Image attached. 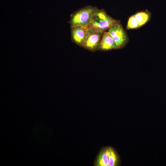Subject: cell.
Segmentation results:
<instances>
[{
	"mask_svg": "<svg viewBox=\"0 0 166 166\" xmlns=\"http://www.w3.org/2000/svg\"><path fill=\"white\" fill-rule=\"evenodd\" d=\"M99 49L103 50L118 49L113 38L107 31H104L99 47Z\"/></svg>",
	"mask_w": 166,
	"mask_h": 166,
	"instance_id": "6",
	"label": "cell"
},
{
	"mask_svg": "<svg viewBox=\"0 0 166 166\" xmlns=\"http://www.w3.org/2000/svg\"><path fill=\"white\" fill-rule=\"evenodd\" d=\"M140 27L144 25L150 19L151 13L146 10L144 11L138 12L134 14Z\"/></svg>",
	"mask_w": 166,
	"mask_h": 166,
	"instance_id": "7",
	"label": "cell"
},
{
	"mask_svg": "<svg viewBox=\"0 0 166 166\" xmlns=\"http://www.w3.org/2000/svg\"><path fill=\"white\" fill-rule=\"evenodd\" d=\"M98 9L96 7L89 6L75 11L71 16V26L80 25L87 27L93 19Z\"/></svg>",
	"mask_w": 166,
	"mask_h": 166,
	"instance_id": "2",
	"label": "cell"
},
{
	"mask_svg": "<svg viewBox=\"0 0 166 166\" xmlns=\"http://www.w3.org/2000/svg\"><path fill=\"white\" fill-rule=\"evenodd\" d=\"M120 23V21L109 16L104 9L96 11L92 22L87 27L98 31L104 32L113 25Z\"/></svg>",
	"mask_w": 166,
	"mask_h": 166,
	"instance_id": "1",
	"label": "cell"
},
{
	"mask_svg": "<svg viewBox=\"0 0 166 166\" xmlns=\"http://www.w3.org/2000/svg\"><path fill=\"white\" fill-rule=\"evenodd\" d=\"M108 155L109 160V166L117 165L118 163V157L116 153L112 148H108Z\"/></svg>",
	"mask_w": 166,
	"mask_h": 166,
	"instance_id": "9",
	"label": "cell"
},
{
	"mask_svg": "<svg viewBox=\"0 0 166 166\" xmlns=\"http://www.w3.org/2000/svg\"><path fill=\"white\" fill-rule=\"evenodd\" d=\"M71 38L76 44L82 46L85 39L88 28L80 25L71 26Z\"/></svg>",
	"mask_w": 166,
	"mask_h": 166,
	"instance_id": "5",
	"label": "cell"
},
{
	"mask_svg": "<svg viewBox=\"0 0 166 166\" xmlns=\"http://www.w3.org/2000/svg\"><path fill=\"white\" fill-rule=\"evenodd\" d=\"M108 32L113 38L118 49L122 47L127 42V35L120 23L112 26Z\"/></svg>",
	"mask_w": 166,
	"mask_h": 166,
	"instance_id": "3",
	"label": "cell"
},
{
	"mask_svg": "<svg viewBox=\"0 0 166 166\" xmlns=\"http://www.w3.org/2000/svg\"><path fill=\"white\" fill-rule=\"evenodd\" d=\"M126 28L128 30L136 29L140 28L137 21L134 15L131 16L128 18Z\"/></svg>",
	"mask_w": 166,
	"mask_h": 166,
	"instance_id": "10",
	"label": "cell"
},
{
	"mask_svg": "<svg viewBox=\"0 0 166 166\" xmlns=\"http://www.w3.org/2000/svg\"><path fill=\"white\" fill-rule=\"evenodd\" d=\"M103 33V32L88 28L82 46L91 51L96 50L98 48Z\"/></svg>",
	"mask_w": 166,
	"mask_h": 166,
	"instance_id": "4",
	"label": "cell"
},
{
	"mask_svg": "<svg viewBox=\"0 0 166 166\" xmlns=\"http://www.w3.org/2000/svg\"><path fill=\"white\" fill-rule=\"evenodd\" d=\"M109 157L108 155V148L103 149L100 153L97 160L96 164L97 166H109Z\"/></svg>",
	"mask_w": 166,
	"mask_h": 166,
	"instance_id": "8",
	"label": "cell"
}]
</instances>
